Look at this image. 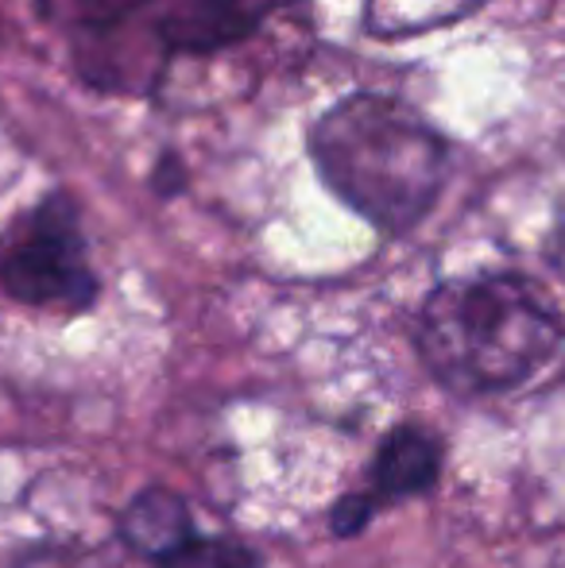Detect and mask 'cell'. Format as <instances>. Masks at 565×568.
<instances>
[{
	"label": "cell",
	"mask_w": 565,
	"mask_h": 568,
	"mask_svg": "<svg viewBox=\"0 0 565 568\" xmlns=\"http://www.w3.org/2000/svg\"><path fill=\"white\" fill-rule=\"evenodd\" d=\"M325 186L372 225L411 229L434 205L445 148L407 105L380 93L337 101L310 132Z\"/></svg>",
	"instance_id": "1"
},
{
	"label": "cell",
	"mask_w": 565,
	"mask_h": 568,
	"mask_svg": "<svg viewBox=\"0 0 565 568\" xmlns=\"http://www.w3.org/2000/svg\"><path fill=\"white\" fill-rule=\"evenodd\" d=\"M558 344V322L523 278L484 275L437 286L418 317L426 367L461 395L519 387Z\"/></svg>",
	"instance_id": "2"
},
{
	"label": "cell",
	"mask_w": 565,
	"mask_h": 568,
	"mask_svg": "<svg viewBox=\"0 0 565 568\" xmlns=\"http://www.w3.org/2000/svg\"><path fill=\"white\" fill-rule=\"evenodd\" d=\"M0 291L23 306L78 314L98 298L78 210L51 194L28 210L0 240Z\"/></svg>",
	"instance_id": "3"
},
{
	"label": "cell",
	"mask_w": 565,
	"mask_h": 568,
	"mask_svg": "<svg viewBox=\"0 0 565 568\" xmlns=\"http://www.w3.org/2000/svg\"><path fill=\"white\" fill-rule=\"evenodd\" d=\"M272 0H105V16H143L167 51H218L244 39Z\"/></svg>",
	"instance_id": "4"
},
{
	"label": "cell",
	"mask_w": 565,
	"mask_h": 568,
	"mask_svg": "<svg viewBox=\"0 0 565 568\" xmlns=\"http://www.w3.org/2000/svg\"><path fill=\"white\" fill-rule=\"evenodd\" d=\"M437 471H442V445L434 434L418 426H400L384 437L372 464V479L376 491L372 499H407V495H423L434 487Z\"/></svg>",
	"instance_id": "5"
},
{
	"label": "cell",
	"mask_w": 565,
	"mask_h": 568,
	"mask_svg": "<svg viewBox=\"0 0 565 568\" xmlns=\"http://www.w3.org/2000/svg\"><path fill=\"white\" fill-rule=\"evenodd\" d=\"M121 538L132 554L151 557L159 565L194 538L186 503L167 487H148L121 510Z\"/></svg>",
	"instance_id": "6"
},
{
	"label": "cell",
	"mask_w": 565,
	"mask_h": 568,
	"mask_svg": "<svg viewBox=\"0 0 565 568\" xmlns=\"http://www.w3.org/2000/svg\"><path fill=\"white\" fill-rule=\"evenodd\" d=\"M159 568H264L256 554L241 541L229 538H190L171 557H163Z\"/></svg>",
	"instance_id": "7"
},
{
	"label": "cell",
	"mask_w": 565,
	"mask_h": 568,
	"mask_svg": "<svg viewBox=\"0 0 565 568\" xmlns=\"http://www.w3.org/2000/svg\"><path fill=\"white\" fill-rule=\"evenodd\" d=\"M372 510H376L372 495H345V499L337 503V510H333V534H341V538L361 534L364 523L372 518Z\"/></svg>",
	"instance_id": "8"
},
{
	"label": "cell",
	"mask_w": 565,
	"mask_h": 568,
	"mask_svg": "<svg viewBox=\"0 0 565 568\" xmlns=\"http://www.w3.org/2000/svg\"><path fill=\"white\" fill-rule=\"evenodd\" d=\"M558 568H565V561H562V565H558Z\"/></svg>",
	"instance_id": "9"
}]
</instances>
